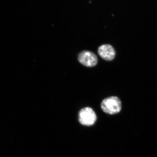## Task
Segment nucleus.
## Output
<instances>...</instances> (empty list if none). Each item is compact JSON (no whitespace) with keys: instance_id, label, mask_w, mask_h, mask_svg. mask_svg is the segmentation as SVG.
<instances>
[{"instance_id":"obj_1","label":"nucleus","mask_w":157,"mask_h":157,"mask_svg":"<svg viewBox=\"0 0 157 157\" xmlns=\"http://www.w3.org/2000/svg\"><path fill=\"white\" fill-rule=\"evenodd\" d=\"M101 107L103 111L107 114L113 115L120 112L122 107L121 102L118 97H109L102 101Z\"/></svg>"},{"instance_id":"obj_2","label":"nucleus","mask_w":157,"mask_h":157,"mask_svg":"<svg viewBox=\"0 0 157 157\" xmlns=\"http://www.w3.org/2000/svg\"><path fill=\"white\" fill-rule=\"evenodd\" d=\"M97 117L95 113L90 107L82 108L78 113V121L84 126H90L95 123Z\"/></svg>"},{"instance_id":"obj_3","label":"nucleus","mask_w":157,"mask_h":157,"mask_svg":"<svg viewBox=\"0 0 157 157\" xmlns=\"http://www.w3.org/2000/svg\"><path fill=\"white\" fill-rule=\"evenodd\" d=\"M78 61L86 67H95L98 63V59L97 56L89 51H83L78 54Z\"/></svg>"},{"instance_id":"obj_4","label":"nucleus","mask_w":157,"mask_h":157,"mask_svg":"<svg viewBox=\"0 0 157 157\" xmlns=\"http://www.w3.org/2000/svg\"><path fill=\"white\" fill-rule=\"evenodd\" d=\"M98 54L102 59L106 61L112 60L115 58V51L112 45L109 44H104L99 47Z\"/></svg>"}]
</instances>
